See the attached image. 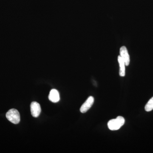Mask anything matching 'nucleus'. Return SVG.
Masks as SVG:
<instances>
[{"label":"nucleus","instance_id":"1","mask_svg":"<svg viewBox=\"0 0 153 153\" xmlns=\"http://www.w3.org/2000/svg\"><path fill=\"white\" fill-rule=\"evenodd\" d=\"M125 122V120L123 117L118 116L116 119L109 120L108 123V126L111 130H117L124 125Z\"/></svg>","mask_w":153,"mask_h":153},{"label":"nucleus","instance_id":"2","mask_svg":"<svg viewBox=\"0 0 153 153\" xmlns=\"http://www.w3.org/2000/svg\"><path fill=\"white\" fill-rule=\"evenodd\" d=\"M6 117L10 122L15 124H17L20 122V114L16 109L10 110L6 114Z\"/></svg>","mask_w":153,"mask_h":153},{"label":"nucleus","instance_id":"3","mask_svg":"<svg viewBox=\"0 0 153 153\" xmlns=\"http://www.w3.org/2000/svg\"><path fill=\"white\" fill-rule=\"evenodd\" d=\"M94 102V98L93 97L90 96L86 100L85 102L82 105L80 108V111L82 113L87 112L92 105Z\"/></svg>","mask_w":153,"mask_h":153},{"label":"nucleus","instance_id":"4","mask_svg":"<svg viewBox=\"0 0 153 153\" xmlns=\"http://www.w3.org/2000/svg\"><path fill=\"white\" fill-rule=\"evenodd\" d=\"M31 114L34 117H38L41 112L40 104L37 102H33L30 105Z\"/></svg>","mask_w":153,"mask_h":153},{"label":"nucleus","instance_id":"5","mask_svg":"<svg viewBox=\"0 0 153 153\" xmlns=\"http://www.w3.org/2000/svg\"><path fill=\"white\" fill-rule=\"evenodd\" d=\"M120 56L121 57L123 61L125 63L126 66H128L130 63V57L126 47L123 46L120 49Z\"/></svg>","mask_w":153,"mask_h":153},{"label":"nucleus","instance_id":"6","mask_svg":"<svg viewBox=\"0 0 153 153\" xmlns=\"http://www.w3.org/2000/svg\"><path fill=\"white\" fill-rule=\"evenodd\" d=\"M49 100L53 102H57L60 100V95L58 91L53 89L50 91L49 96Z\"/></svg>","mask_w":153,"mask_h":153},{"label":"nucleus","instance_id":"7","mask_svg":"<svg viewBox=\"0 0 153 153\" xmlns=\"http://www.w3.org/2000/svg\"><path fill=\"white\" fill-rule=\"evenodd\" d=\"M118 61L120 66V75L121 76H125V63L120 55L118 57Z\"/></svg>","mask_w":153,"mask_h":153},{"label":"nucleus","instance_id":"8","mask_svg":"<svg viewBox=\"0 0 153 153\" xmlns=\"http://www.w3.org/2000/svg\"><path fill=\"white\" fill-rule=\"evenodd\" d=\"M146 111H150L153 109V97L149 100L145 107Z\"/></svg>","mask_w":153,"mask_h":153}]
</instances>
